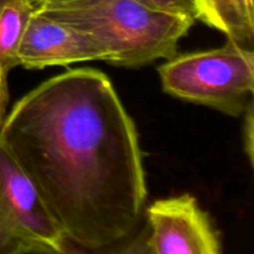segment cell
<instances>
[{
  "instance_id": "obj_1",
  "label": "cell",
  "mask_w": 254,
  "mask_h": 254,
  "mask_svg": "<svg viewBox=\"0 0 254 254\" xmlns=\"http://www.w3.org/2000/svg\"><path fill=\"white\" fill-rule=\"evenodd\" d=\"M0 141L68 243L106 252L138 227L148 195L138 130L102 71L72 68L27 92Z\"/></svg>"
},
{
  "instance_id": "obj_2",
  "label": "cell",
  "mask_w": 254,
  "mask_h": 254,
  "mask_svg": "<svg viewBox=\"0 0 254 254\" xmlns=\"http://www.w3.org/2000/svg\"><path fill=\"white\" fill-rule=\"evenodd\" d=\"M35 6L50 19L96 37L108 50V64L121 67L171 59L196 21L135 0H69Z\"/></svg>"
},
{
  "instance_id": "obj_3",
  "label": "cell",
  "mask_w": 254,
  "mask_h": 254,
  "mask_svg": "<svg viewBox=\"0 0 254 254\" xmlns=\"http://www.w3.org/2000/svg\"><path fill=\"white\" fill-rule=\"evenodd\" d=\"M158 73L168 94L227 116H242L253 101V49L233 40L217 49L176 54Z\"/></svg>"
},
{
  "instance_id": "obj_4",
  "label": "cell",
  "mask_w": 254,
  "mask_h": 254,
  "mask_svg": "<svg viewBox=\"0 0 254 254\" xmlns=\"http://www.w3.org/2000/svg\"><path fill=\"white\" fill-rule=\"evenodd\" d=\"M150 235L145 251L154 254H221L220 233L190 193L161 198L146 210Z\"/></svg>"
},
{
  "instance_id": "obj_5",
  "label": "cell",
  "mask_w": 254,
  "mask_h": 254,
  "mask_svg": "<svg viewBox=\"0 0 254 254\" xmlns=\"http://www.w3.org/2000/svg\"><path fill=\"white\" fill-rule=\"evenodd\" d=\"M88 61L108 62V50L92 35L50 19L35 6L17 50L19 66L44 69Z\"/></svg>"
},
{
  "instance_id": "obj_6",
  "label": "cell",
  "mask_w": 254,
  "mask_h": 254,
  "mask_svg": "<svg viewBox=\"0 0 254 254\" xmlns=\"http://www.w3.org/2000/svg\"><path fill=\"white\" fill-rule=\"evenodd\" d=\"M0 195L25 237L40 253H64L68 242L39 191L0 141Z\"/></svg>"
},
{
  "instance_id": "obj_7",
  "label": "cell",
  "mask_w": 254,
  "mask_h": 254,
  "mask_svg": "<svg viewBox=\"0 0 254 254\" xmlns=\"http://www.w3.org/2000/svg\"><path fill=\"white\" fill-rule=\"evenodd\" d=\"M198 20L218 30L242 46L252 49L254 39L253 0H196Z\"/></svg>"
},
{
  "instance_id": "obj_8",
  "label": "cell",
  "mask_w": 254,
  "mask_h": 254,
  "mask_svg": "<svg viewBox=\"0 0 254 254\" xmlns=\"http://www.w3.org/2000/svg\"><path fill=\"white\" fill-rule=\"evenodd\" d=\"M34 7L32 0H11L0 12V68L6 74L19 67L17 50Z\"/></svg>"
},
{
  "instance_id": "obj_9",
  "label": "cell",
  "mask_w": 254,
  "mask_h": 254,
  "mask_svg": "<svg viewBox=\"0 0 254 254\" xmlns=\"http://www.w3.org/2000/svg\"><path fill=\"white\" fill-rule=\"evenodd\" d=\"M40 253L20 231L0 195V254Z\"/></svg>"
},
{
  "instance_id": "obj_10",
  "label": "cell",
  "mask_w": 254,
  "mask_h": 254,
  "mask_svg": "<svg viewBox=\"0 0 254 254\" xmlns=\"http://www.w3.org/2000/svg\"><path fill=\"white\" fill-rule=\"evenodd\" d=\"M61 1H69V0H32L34 5L52 4V2ZM135 1L149 5L155 9L164 10V11L198 20V6L196 0H135Z\"/></svg>"
},
{
  "instance_id": "obj_11",
  "label": "cell",
  "mask_w": 254,
  "mask_h": 254,
  "mask_svg": "<svg viewBox=\"0 0 254 254\" xmlns=\"http://www.w3.org/2000/svg\"><path fill=\"white\" fill-rule=\"evenodd\" d=\"M245 123H243V144H245V153L247 155L250 164H253V101L248 104L245 111Z\"/></svg>"
},
{
  "instance_id": "obj_12",
  "label": "cell",
  "mask_w": 254,
  "mask_h": 254,
  "mask_svg": "<svg viewBox=\"0 0 254 254\" xmlns=\"http://www.w3.org/2000/svg\"><path fill=\"white\" fill-rule=\"evenodd\" d=\"M10 1H11V0H0V12H1L2 7ZM7 77H9V74H6L1 68H0V128H1V124H2V121H4L5 116H6L7 103H9V86H7Z\"/></svg>"
}]
</instances>
